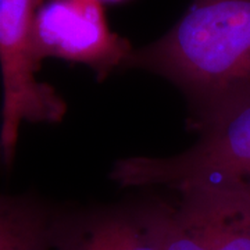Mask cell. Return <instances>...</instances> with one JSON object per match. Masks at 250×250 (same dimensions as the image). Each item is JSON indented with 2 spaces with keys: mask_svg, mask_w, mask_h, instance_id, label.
I'll return each mask as SVG.
<instances>
[{
  "mask_svg": "<svg viewBox=\"0 0 250 250\" xmlns=\"http://www.w3.org/2000/svg\"><path fill=\"white\" fill-rule=\"evenodd\" d=\"M126 68L172 82L199 134L250 102V0H193L168 32L134 49Z\"/></svg>",
  "mask_w": 250,
  "mask_h": 250,
  "instance_id": "cell-1",
  "label": "cell"
},
{
  "mask_svg": "<svg viewBox=\"0 0 250 250\" xmlns=\"http://www.w3.org/2000/svg\"><path fill=\"white\" fill-rule=\"evenodd\" d=\"M42 0H0L1 124L0 156L10 164L24 123H60L67 104L52 85L38 80L41 62L32 43L36 11Z\"/></svg>",
  "mask_w": 250,
  "mask_h": 250,
  "instance_id": "cell-2",
  "label": "cell"
},
{
  "mask_svg": "<svg viewBox=\"0 0 250 250\" xmlns=\"http://www.w3.org/2000/svg\"><path fill=\"white\" fill-rule=\"evenodd\" d=\"M121 187L178 189L195 182H228L250 190V102L200 134L190 149L170 157L135 156L113 166Z\"/></svg>",
  "mask_w": 250,
  "mask_h": 250,
  "instance_id": "cell-3",
  "label": "cell"
},
{
  "mask_svg": "<svg viewBox=\"0 0 250 250\" xmlns=\"http://www.w3.org/2000/svg\"><path fill=\"white\" fill-rule=\"evenodd\" d=\"M34 53L89 67L99 81L126 68L134 47L113 32L100 0H42L32 34Z\"/></svg>",
  "mask_w": 250,
  "mask_h": 250,
  "instance_id": "cell-4",
  "label": "cell"
},
{
  "mask_svg": "<svg viewBox=\"0 0 250 250\" xmlns=\"http://www.w3.org/2000/svg\"><path fill=\"white\" fill-rule=\"evenodd\" d=\"M168 203L164 250H250V190L228 182H195Z\"/></svg>",
  "mask_w": 250,
  "mask_h": 250,
  "instance_id": "cell-5",
  "label": "cell"
},
{
  "mask_svg": "<svg viewBox=\"0 0 250 250\" xmlns=\"http://www.w3.org/2000/svg\"><path fill=\"white\" fill-rule=\"evenodd\" d=\"M168 202L131 200L54 211L52 250H164Z\"/></svg>",
  "mask_w": 250,
  "mask_h": 250,
  "instance_id": "cell-6",
  "label": "cell"
},
{
  "mask_svg": "<svg viewBox=\"0 0 250 250\" xmlns=\"http://www.w3.org/2000/svg\"><path fill=\"white\" fill-rule=\"evenodd\" d=\"M52 214L34 200L0 195V250H52Z\"/></svg>",
  "mask_w": 250,
  "mask_h": 250,
  "instance_id": "cell-7",
  "label": "cell"
},
{
  "mask_svg": "<svg viewBox=\"0 0 250 250\" xmlns=\"http://www.w3.org/2000/svg\"><path fill=\"white\" fill-rule=\"evenodd\" d=\"M102 3H118V1H124V0H100Z\"/></svg>",
  "mask_w": 250,
  "mask_h": 250,
  "instance_id": "cell-8",
  "label": "cell"
}]
</instances>
